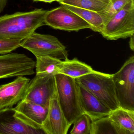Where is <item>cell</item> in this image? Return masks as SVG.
Here are the masks:
<instances>
[{"instance_id":"cell-1","label":"cell","mask_w":134,"mask_h":134,"mask_svg":"<svg viewBox=\"0 0 134 134\" xmlns=\"http://www.w3.org/2000/svg\"><path fill=\"white\" fill-rule=\"evenodd\" d=\"M47 11L37 9L0 17V39L23 41L45 25Z\"/></svg>"},{"instance_id":"cell-13","label":"cell","mask_w":134,"mask_h":134,"mask_svg":"<svg viewBox=\"0 0 134 134\" xmlns=\"http://www.w3.org/2000/svg\"><path fill=\"white\" fill-rule=\"evenodd\" d=\"M48 108L22 99L15 108V115L31 126L44 131L42 125L47 117Z\"/></svg>"},{"instance_id":"cell-15","label":"cell","mask_w":134,"mask_h":134,"mask_svg":"<svg viewBox=\"0 0 134 134\" xmlns=\"http://www.w3.org/2000/svg\"><path fill=\"white\" fill-rule=\"evenodd\" d=\"M59 74L69 76L74 79L94 71L90 66L79 61L76 58L72 60L62 61L58 66Z\"/></svg>"},{"instance_id":"cell-9","label":"cell","mask_w":134,"mask_h":134,"mask_svg":"<svg viewBox=\"0 0 134 134\" xmlns=\"http://www.w3.org/2000/svg\"><path fill=\"white\" fill-rule=\"evenodd\" d=\"M55 87V76L36 74L30 81L22 99L48 107Z\"/></svg>"},{"instance_id":"cell-17","label":"cell","mask_w":134,"mask_h":134,"mask_svg":"<svg viewBox=\"0 0 134 134\" xmlns=\"http://www.w3.org/2000/svg\"><path fill=\"white\" fill-rule=\"evenodd\" d=\"M36 74L42 76H55L59 74L58 66L61 59L50 56L36 57Z\"/></svg>"},{"instance_id":"cell-20","label":"cell","mask_w":134,"mask_h":134,"mask_svg":"<svg viewBox=\"0 0 134 134\" xmlns=\"http://www.w3.org/2000/svg\"><path fill=\"white\" fill-rule=\"evenodd\" d=\"M62 4L99 12L105 8L107 4L99 0H56Z\"/></svg>"},{"instance_id":"cell-12","label":"cell","mask_w":134,"mask_h":134,"mask_svg":"<svg viewBox=\"0 0 134 134\" xmlns=\"http://www.w3.org/2000/svg\"><path fill=\"white\" fill-rule=\"evenodd\" d=\"M30 80L23 76L0 86V109L12 107L24 97Z\"/></svg>"},{"instance_id":"cell-7","label":"cell","mask_w":134,"mask_h":134,"mask_svg":"<svg viewBox=\"0 0 134 134\" xmlns=\"http://www.w3.org/2000/svg\"><path fill=\"white\" fill-rule=\"evenodd\" d=\"M45 25L55 29L67 31H77L91 26L85 20L68 9L63 4L50 11L44 17Z\"/></svg>"},{"instance_id":"cell-19","label":"cell","mask_w":134,"mask_h":134,"mask_svg":"<svg viewBox=\"0 0 134 134\" xmlns=\"http://www.w3.org/2000/svg\"><path fill=\"white\" fill-rule=\"evenodd\" d=\"M125 134L109 116L92 121L91 134Z\"/></svg>"},{"instance_id":"cell-2","label":"cell","mask_w":134,"mask_h":134,"mask_svg":"<svg viewBox=\"0 0 134 134\" xmlns=\"http://www.w3.org/2000/svg\"><path fill=\"white\" fill-rule=\"evenodd\" d=\"M58 100L66 119L72 125L83 114L76 79L62 74L55 76Z\"/></svg>"},{"instance_id":"cell-27","label":"cell","mask_w":134,"mask_h":134,"mask_svg":"<svg viewBox=\"0 0 134 134\" xmlns=\"http://www.w3.org/2000/svg\"><path fill=\"white\" fill-rule=\"evenodd\" d=\"M100 1H102V2H104V3H106L108 4L109 3L110 0H99Z\"/></svg>"},{"instance_id":"cell-11","label":"cell","mask_w":134,"mask_h":134,"mask_svg":"<svg viewBox=\"0 0 134 134\" xmlns=\"http://www.w3.org/2000/svg\"><path fill=\"white\" fill-rule=\"evenodd\" d=\"M71 125L66 119L58 100L56 85L42 127L46 134H66Z\"/></svg>"},{"instance_id":"cell-23","label":"cell","mask_w":134,"mask_h":134,"mask_svg":"<svg viewBox=\"0 0 134 134\" xmlns=\"http://www.w3.org/2000/svg\"><path fill=\"white\" fill-rule=\"evenodd\" d=\"M21 41L0 39V54H6L21 47Z\"/></svg>"},{"instance_id":"cell-26","label":"cell","mask_w":134,"mask_h":134,"mask_svg":"<svg viewBox=\"0 0 134 134\" xmlns=\"http://www.w3.org/2000/svg\"><path fill=\"white\" fill-rule=\"evenodd\" d=\"M33 1H40V2L48 3H51L54 1H56V0H33Z\"/></svg>"},{"instance_id":"cell-5","label":"cell","mask_w":134,"mask_h":134,"mask_svg":"<svg viewBox=\"0 0 134 134\" xmlns=\"http://www.w3.org/2000/svg\"><path fill=\"white\" fill-rule=\"evenodd\" d=\"M21 47L36 57L50 56L64 60L68 59L65 47L54 36L33 33L22 41Z\"/></svg>"},{"instance_id":"cell-22","label":"cell","mask_w":134,"mask_h":134,"mask_svg":"<svg viewBox=\"0 0 134 134\" xmlns=\"http://www.w3.org/2000/svg\"><path fill=\"white\" fill-rule=\"evenodd\" d=\"M92 121L87 114L81 115L73 123L71 134H91Z\"/></svg>"},{"instance_id":"cell-6","label":"cell","mask_w":134,"mask_h":134,"mask_svg":"<svg viewBox=\"0 0 134 134\" xmlns=\"http://www.w3.org/2000/svg\"><path fill=\"white\" fill-rule=\"evenodd\" d=\"M120 107L134 111V56L125 62L120 70L113 74Z\"/></svg>"},{"instance_id":"cell-16","label":"cell","mask_w":134,"mask_h":134,"mask_svg":"<svg viewBox=\"0 0 134 134\" xmlns=\"http://www.w3.org/2000/svg\"><path fill=\"white\" fill-rule=\"evenodd\" d=\"M109 116L125 134H134V111L120 107L111 111Z\"/></svg>"},{"instance_id":"cell-14","label":"cell","mask_w":134,"mask_h":134,"mask_svg":"<svg viewBox=\"0 0 134 134\" xmlns=\"http://www.w3.org/2000/svg\"><path fill=\"white\" fill-rule=\"evenodd\" d=\"M81 108L91 121L109 115L112 110L97 97L77 83Z\"/></svg>"},{"instance_id":"cell-25","label":"cell","mask_w":134,"mask_h":134,"mask_svg":"<svg viewBox=\"0 0 134 134\" xmlns=\"http://www.w3.org/2000/svg\"><path fill=\"white\" fill-rule=\"evenodd\" d=\"M130 41H129V46L130 48L132 51H134V35H132L130 37Z\"/></svg>"},{"instance_id":"cell-3","label":"cell","mask_w":134,"mask_h":134,"mask_svg":"<svg viewBox=\"0 0 134 134\" xmlns=\"http://www.w3.org/2000/svg\"><path fill=\"white\" fill-rule=\"evenodd\" d=\"M76 80L112 111L120 107L116 95L113 74L94 70L76 78Z\"/></svg>"},{"instance_id":"cell-4","label":"cell","mask_w":134,"mask_h":134,"mask_svg":"<svg viewBox=\"0 0 134 134\" xmlns=\"http://www.w3.org/2000/svg\"><path fill=\"white\" fill-rule=\"evenodd\" d=\"M100 33L109 40L125 39L134 35V0L107 22Z\"/></svg>"},{"instance_id":"cell-10","label":"cell","mask_w":134,"mask_h":134,"mask_svg":"<svg viewBox=\"0 0 134 134\" xmlns=\"http://www.w3.org/2000/svg\"><path fill=\"white\" fill-rule=\"evenodd\" d=\"M15 108L0 109V134H46L15 115Z\"/></svg>"},{"instance_id":"cell-18","label":"cell","mask_w":134,"mask_h":134,"mask_svg":"<svg viewBox=\"0 0 134 134\" xmlns=\"http://www.w3.org/2000/svg\"><path fill=\"white\" fill-rule=\"evenodd\" d=\"M63 5L85 20L90 25L92 30L99 33L102 32L104 23L102 15L98 12L69 5Z\"/></svg>"},{"instance_id":"cell-21","label":"cell","mask_w":134,"mask_h":134,"mask_svg":"<svg viewBox=\"0 0 134 134\" xmlns=\"http://www.w3.org/2000/svg\"><path fill=\"white\" fill-rule=\"evenodd\" d=\"M131 0H110L105 9L99 13L102 15L104 25L111 18L114 16Z\"/></svg>"},{"instance_id":"cell-8","label":"cell","mask_w":134,"mask_h":134,"mask_svg":"<svg viewBox=\"0 0 134 134\" xmlns=\"http://www.w3.org/2000/svg\"><path fill=\"white\" fill-rule=\"evenodd\" d=\"M35 66V61L25 54L0 55V79L33 75Z\"/></svg>"},{"instance_id":"cell-24","label":"cell","mask_w":134,"mask_h":134,"mask_svg":"<svg viewBox=\"0 0 134 134\" xmlns=\"http://www.w3.org/2000/svg\"><path fill=\"white\" fill-rule=\"evenodd\" d=\"M8 0H0V13L4 10L7 3Z\"/></svg>"}]
</instances>
